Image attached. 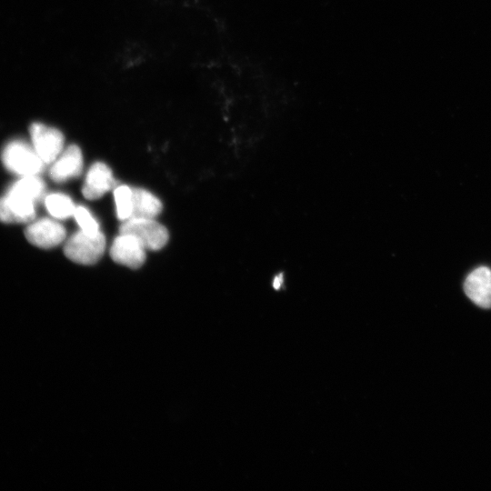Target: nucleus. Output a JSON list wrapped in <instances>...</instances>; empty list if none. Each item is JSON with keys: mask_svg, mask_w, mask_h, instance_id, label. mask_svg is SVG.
<instances>
[{"mask_svg": "<svg viewBox=\"0 0 491 491\" xmlns=\"http://www.w3.org/2000/svg\"><path fill=\"white\" fill-rule=\"evenodd\" d=\"M105 248V238L103 233L90 235L80 230L70 236L64 252L67 258L77 264L94 265L103 256Z\"/></svg>", "mask_w": 491, "mask_h": 491, "instance_id": "obj_2", "label": "nucleus"}, {"mask_svg": "<svg viewBox=\"0 0 491 491\" xmlns=\"http://www.w3.org/2000/svg\"><path fill=\"white\" fill-rule=\"evenodd\" d=\"M117 217L125 221L131 217L133 209L132 189L120 185L114 191Z\"/></svg>", "mask_w": 491, "mask_h": 491, "instance_id": "obj_14", "label": "nucleus"}, {"mask_svg": "<svg viewBox=\"0 0 491 491\" xmlns=\"http://www.w3.org/2000/svg\"><path fill=\"white\" fill-rule=\"evenodd\" d=\"M30 135L33 147L45 164L53 163L62 153L64 135L56 128L42 123L31 125Z\"/></svg>", "mask_w": 491, "mask_h": 491, "instance_id": "obj_4", "label": "nucleus"}, {"mask_svg": "<svg viewBox=\"0 0 491 491\" xmlns=\"http://www.w3.org/2000/svg\"><path fill=\"white\" fill-rule=\"evenodd\" d=\"M45 205L49 214L58 219L74 215L76 206L72 199L63 194H51L45 197Z\"/></svg>", "mask_w": 491, "mask_h": 491, "instance_id": "obj_13", "label": "nucleus"}, {"mask_svg": "<svg viewBox=\"0 0 491 491\" xmlns=\"http://www.w3.org/2000/svg\"><path fill=\"white\" fill-rule=\"evenodd\" d=\"M464 289L466 296L478 306L491 307V271L480 266L466 278Z\"/></svg>", "mask_w": 491, "mask_h": 491, "instance_id": "obj_9", "label": "nucleus"}, {"mask_svg": "<svg viewBox=\"0 0 491 491\" xmlns=\"http://www.w3.org/2000/svg\"><path fill=\"white\" fill-rule=\"evenodd\" d=\"M74 216L84 233L95 235L100 232L97 221L85 206H76Z\"/></svg>", "mask_w": 491, "mask_h": 491, "instance_id": "obj_15", "label": "nucleus"}, {"mask_svg": "<svg viewBox=\"0 0 491 491\" xmlns=\"http://www.w3.org/2000/svg\"><path fill=\"white\" fill-rule=\"evenodd\" d=\"M83 170L81 149L76 145H69L53 162L49 170L50 177L55 182H64L77 177Z\"/></svg>", "mask_w": 491, "mask_h": 491, "instance_id": "obj_7", "label": "nucleus"}, {"mask_svg": "<svg viewBox=\"0 0 491 491\" xmlns=\"http://www.w3.org/2000/svg\"><path fill=\"white\" fill-rule=\"evenodd\" d=\"M119 231L135 236L145 249L154 251L164 247L169 238L167 229L154 218L130 217L121 224Z\"/></svg>", "mask_w": 491, "mask_h": 491, "instance_id": "obj_3", "label": "nucleus"}, {"mask_svg": "<svg viewBox=\"0 0 491 491\" xmlns=\"http://www.w3.org/2000/svg\"><path fill=\"white\" fill-rule=\"evenodd\" d=\"M35 215V202L7 193L0 198V221L5 223H26Z\"/></svg>", "mask_w": 491, "mask_h": 491, "instance_id": "obj_8", "label": "nucleus"}, {"mask_svg": "<svg viewBox=\"0 0 491 491\" xmlns=\"http://www.w3.org/2000/svg\"><path fill=\"white\" fill-rule=\"evenodd\" d=\"M132 199L131 217L155 218L163 209L161 201L152 193L143 188H133Z\"/></svg>", "mask_w": 491, "mask_h": 491, "instance_id": "obj_11", "label": "nucleus"}, {"mask_svg": "<svg viewBox=\"0 0 491 491\" xmlns=\"http://www.w3.org/2000/svg\"><path fill=\"white\" fill-rule=\"evenodd\" d=\"M45 190V184L37 175L23 176L16 181L7 193L35 201L41 197Z\"/></svg>", "mask_w": 491, "mask_h": 491, "instance_id": "obj_12", "label": "nucleus"}, {"mask_svg": "<svg viewBox=\"0 0 491 491\" xmlns=\"http://www.w3.org/2000/svg\"><path fill=\"white\" fill-rule=\"evenodd\" d=\"M2 160L9 171L22 176L37 175L45 165L34 147L20 140L12 141L5 146Z\"/></svg>", "mask_w": 491, "mask_h": 491, "instance_id": "obj_1", "label": "nucleus"}, {"mask_svg": "<svg viewBox=\"0 0 491 491\" xmlns=\"http://www.w3.org/2000/svg\"><path fill=\"white\" fill-rule=\"evenodd\" d=\"M111 258L123 266L137 269L145 261V247L134 235L120 233L110 247Z\"/></svg>", "mask_w": 491, "mask_h": 491, "instance_id": "obj_5", "label": "nucleus"}, {"mask_svg": "<svg viewBox=\"0 0 491 491\" xmlns=\"http://www.w3.org/2000/svg\"><path fill=\"white\" fill-rule=\"evenodd\" d=\"M25 234L32 245L41 248H51L64 241L66 232L60 223L50 218H42L31 223Z\"/></svg>", "mask_w": 491, "mask_h": 491, "instance_id": "obj_6", "label": "nucleus"}, {"mask_svg": "<svg viewBox=\"0 0 491 491\" xmlns=\"http://www.w3.org/2000/svg\"><path fill=\"white\" fill-rule=\"evenodd\" d=\"M113 185L114 177L111 169L105 163L95 162L86 174L82 194L88 200H95L103 196Z\"/></svg>", "mask_w": 491, "mask_h": 491, "instance_id": "obj_10", "label": "nucleus"}]
</instances>
